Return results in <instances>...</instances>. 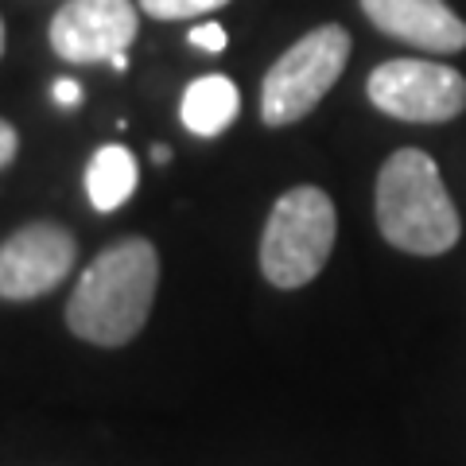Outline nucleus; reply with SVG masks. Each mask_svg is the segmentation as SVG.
Listing matches in <instances>:
<instances>
[{"instance_id":"13","label":"nucleus","mask_w":466,"mask_h":466,"mask_svg":"<svg viewBox=\"0 0 466 466\" xmlns=\"http://www.w3.org/2000/svg\"><path fill=\"white\" fill-rule=\"evenodd\" d=\"M20 152V133H16V125H8L5 116H0V171H5L12 159H16Z\"/></svg>"},{"instance_id":"9","label":"nucleus","mask_w":466,"mask_h":466,"mask_svg":"<svg viewBox=\"0 0 466 466\" xmlns=\"http://www.w3.org/2000/svg\"><path fill=\"white\" fill-rule=\"evenodd\" d=\"M238 113H241V90L226 75L195 78L179 101V116H183L187 133H195V137L226 133V128L238 121Z\"/></svg>"},{"instance_id":"4","label":"nucleus","mask_w":466,"mask_h":466,"mask_svg":"<svg viewBox=\"0 0 466 466\" xmlns=\"http://www.w3.org/2000/svg\"><path fill=\"white\" fill-rule=\"evenodd\" d=\"M350 47L354 39L342 24H319L308 35H299L260 82V121L268 128L303 121L342 78Z\"/></svg>"},{"instance_id":"2","label":"nucleus","mask_w":466,"mask_h":466,"mask_svg":"<svg viewBox=\"0 0 466 466\" xmlns=\"http://www.w3.org/2000/svg\"><path fill=\"white\" fill-rule=\"evenodd\" d=\"M377 229L400 253L443 257L459 245L462 222L440 164L424 148H397L377 171Z\"/></svg>"},{"instance_id":"5","label":"nucleus","mask_w":466,"mask_h":466,"mask_svg":"<svg viewBox=\"0 0 466 466\" xmlns=\"http://www.w3.org/2000/svg\"><path fill=\"white\" fill-rule=\"evenodd\" d=\"M366 94L385 116L408 125H447L466 109V78L428 58H389L370 75Z\"/></svg>"},{"instance_id":"1","label":"nucleus","mask_w":466,"mask_h":466,"mask_svg":"<svg viewBox=\"0 0 466 466\" xmlns=\"http://www.w3.org/2000/svg\"><path fill=\"white\" fill-rule=\"evenodd\" d=\"M159 288V253L148 238H121L101 249L66 299V327L82 342L125 346L144 330Z\"/></svg>"},{"instance_id":"11","label":"nucleus","mask_w":466,"mask_h":466,"mask_svg":"<svg viewBox=\"0 0 466 466\" xmlns=\"http://www.w3.org/2000/svg\"><path fill=\"white\" fill-rule=\"evenodd\" d=\"M229 0H140V8L152 20H195L214 8H226Z\"/></svg>"},{"instance_id":"7","label":"nucleus","mask_w":466,"mask_h":466,"mask_svg":"<svg viewBox=\"0 0 466 466\" xmlns=\"http://www.w3.org/2000/svg\"><path fill=\"white\" fill-rule=\"evenodd\" d=\"M140 16L133 0H66L51 20V47L66 63H109L133 47Z\"/></svg>"},{"instance_id":"14","label":"nucleus","mask_w":466,"mask_h":466,"mask_svg":"<svg viewBox=\"0 0 466 466\" xmlns=\"http://www.w3.org/2000/svg\"><path fill=\"white\" fill-rule=\"evenodd\" d=\"M51 94H55V101H58L63 109H75L78 101H82V86H78L75 78H58V82L51 86Z\"/></svg>"},{"instance_id":"8","label":"nucleus","mask_w":466,"mask_h":466,"mask_svg":"<svg viewBox=\"0 0 466 466\" xmlns=\"http://www.w3.org/2000/svg\"><path fill=\"white\" fill-rule=\"evenodd\" d=\"M370 24L389 39H400L428 55L466 51V20L447 0H361Z\"/></svg>"},{"instance_id":"6","label":"nucleus","mask_w":466,"mask_h":466,"mask_svg":"<svg viewBox=\"0 0 466 466\" xmlns=\"http://www.w3.org/2000/svg\"><path fill=\"white\" fill-rule=\"evenodd\" d=\"M78 260L75 233L58 222H27L0 241V299L24 303L55 291Z\"/></svg>"},{"instance_id":"16","label":"nucleus","mask_w":466,"mask_h":466,"mask_svg":"<svg viewBox=\"0 0 466 466\" xmlns=\"http://www.w3.org/2000/svg\"><path fill=\"white\" fill-rule=\"evenodd\" d=\"M109 66H113V70H128V55H125V51H121V55H113V58H109Z\"/></svg>"},{"instance_id":"17","label":"nucleus","mask_w":466,"mask_h":466,"mask_svg":"<svg viewBox=\"0 0 466 466\" xmlns=\"http://www.w3.org/2000/svg\"><path fill=\"white\" fill-rule=\"evenodd\" d=\"M0 55H5V20H0Z\"/></svg>"},{"instance_id":"15","label":"nucleus","mask_w":466,"mask_h":466,"mask_svg":"<svg viewBox=\"0 0 466 466\" xmlns=\"http://www.w3.org/2000/svg\"><path fill=\"white\" fill-rule=\"evenodd\" d=\"M152 159H156V164H167V159H171V148H167V144H156V148H152Z\"/></svg>"},{"instance_id":"12","label":"nucleus","mask_w":466,"mask_h":466,"mask_svg":"<svg viewBox=\"0 0 466 466\" xmlns=\"http://www.w3.org/2000/svg\"><path fill=\"white\" fill-rule=\"evenodd\" d=\"M195 43L198 51H210V55H218V51H226V27L222 24H198V27H191V35H187Z\"/></svg>"},{"instance_id":"10","label":"nucleus","mask_w":466,"mask_h":466,"mask_svg":"<svg viewBox=\"0 0 466 466\" xmlns=\"http://www.w3.org/2000/svg\"><path fill=\"white\" fill-rule=\"evenodd\" d=\"M140 167L137 156L125 148V144H106L90 156L86 164V195H90V207L97 214H113L121 210L137 191Z\"/></svg>"},{"instance_id":"3","label":"nucleus","mask_w":466,"mask_h":466,"mask_svg":"<svg viewBox=\"0 0 466 466\" xmlns=\"http://www.w3.org/2000/svg\"><path fill=\"white\" fill-rule=\"evenodd\" d=\"M339 238V214L323 187H291L268 210L260 233V272L272 288H303L327 268Z\"/></svg>"}]
</instances>
